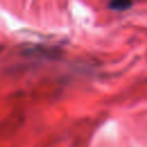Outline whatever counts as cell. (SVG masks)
I'll return each mask as SVG.
<instances>
[{
	"label": "cell",
	"instance_id": "6da1fadb",
	"mask_svg": "<svg viewBox=\"0 0 147 147\" xmlns=\"http://www.w3.org/2000/svg\"><path fill=\"white\" fill-rule=\"evenodd\" d=\"M133 3L130 1H114L109 3V8L115 9V10H125L127 8H130Z\"/></svg>",
	"mask_w": 147,
	"mask_h": 147
}]
</instances>
